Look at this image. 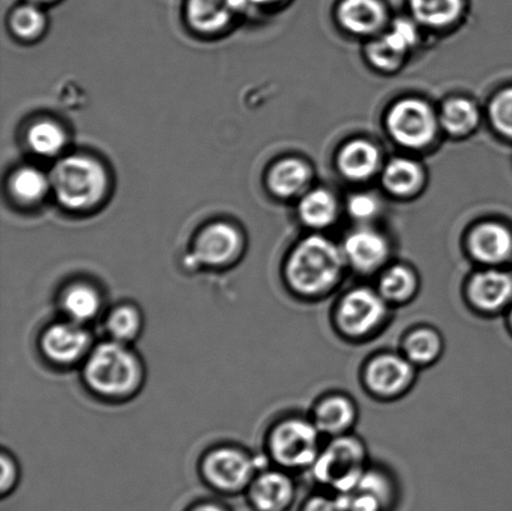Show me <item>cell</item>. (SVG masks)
Here are the masks:
<instances>
[{"label": "cell", "mask_w": 512, "mask_h": 511, "mask_svg": "<svg viewBox=\"0 0 512 511\" xmlns=\"http://www.w3.org/2000/svg\"><path fill=\"white\" fill-rule=\"evenodd\" d=\"M348 272L343 249L333 240L313 234L290 250L283 282L300 302L319 303L339 292Z\"/></svg>", "instance_id": "cell-1"}, {"label": "cell", "mask_w": 512, "mask_h": 511, "mask_svg": "<svg viewBox=\"0 0 512 511\" xmlns=\"http://www.w3.org/2000/svg\"><path fill=\"white\" fill-rule=\"evenodd\" d=\"M394 310L374 284H356L335 300L330 313L331 327L346 343H369L389 327Z\"/></svg>", "instance_id": "cell-2"}, {"label": "cell", "mask_w": 512, "mask_h": 511, "mask_svg": "<svg viewBox=\"0 0 512 511\" xmlns=\"http://www.w3.org/2000/svg\"><path fill=\"white\" fill-rule=\"evenodd\" d=\"M143 367L128 344L110 339L85 359L83 377L93 393L108 399L128 398L143 382Z\"/></svg>", "instance_id": "cell-3"}, {"label": "cell", "mask_w": 512, "mask_h": 511, "mask_svg": "<svg viewBox=\"0 0 512 511\" xmlns=\"http://www.w3.org/2000/svg\"><path fill=\"white\" fill-rule=\"evenodd\" d=\"M370 463L368 445L354 432L326 439L309 473L319 489L345 495L356 487Z\"/></svg>", "instance_id": "cell-4"}, {"label": "cell", "mask_w": 512, "mask_h": 511, "mask_svg": "<svg viewBox=\"0 0 512 511\" xmlns=\"http://www.w3.org/2000/svg\"><path fill=\"white\" fill-rule=\"evenodd\" d=\"M325 440L309 414H291L273 424L266 437V450L276 468L305 473L313 468Z\"/></svg>", "instance_id": "cell-5"}, {"label": "cell", "mask_w": 512, "mask_h": 511, "mask_svg": "<svg viewBox=\"0 0 512 511\" xmlns=\"http://www.w3.org/2000/svg\"><path fill=\"white\" fill-rule=\"evenodd\" d=\"M50 185L63 207L83 210L93 207L103 198L108 178L97 160L72 155L55 165L50 174Z\"/></svg>", "instance_id": "cell-6"}, {"label": "cell", "mask_w": 512, "mask_h": 511, "mask_svg": "<svg viewBox=\"0 0 512 511\" xmlns=\"http://www.w3.org/2000/svg\"><path fill=\"white\" fill-rule=\"evenodd\" d=\"M420 370L400 350L384 349L369 355L361 364V388L381 403L403 399L414 389Z\"/></svg>", "instance_id": "cell-7"}, {"label": "cell", "mask_w": 512, "mask_h": 511, "mask_svg": "<svg viewBox=\"0 0 512 511\" xmlns=\"http://www.w3.org/2000/svg\"><path fill=\"white\" fill-rule=\"evenodd\" d=\"M463 298L479 317H504L512 304V269H475L464 280Z\"/></svg>", "instance_id": "cell-8"}, {"label": "cell", "mask_w": 512, "mask_h": 511, "mask_svg": "<svg viewBox=\"0 0 512 511\" xmlns=\"http://www.w3.org/2000/svg\"><path fill=\"white\" fill-rule=\"evenodd\" d=\"M260 470L252 455L232 447L213 449L202 463L205 482L215 492L227 495L247 492Z\"/></svg>", "instance_id": "cell-9"}, {"label": "cell", "mask_w": 512, "mask_h": 511, "mask_svg": "<svg viewBox=\"0 0 512 511\" xmlns=\"http://www.w3.org/2000/svg\"><path fill=\"white\" fill-rule=\"evenodd\" d=\"M388 128L396 142L408 148H424L438 129L433 109L418 99L396 103L388 115Z\"/></svg>", "instance_id": "cell-10"}, {"label": "cell", "mask_w": 512, "mask_h": 511, "mask_svg": "<svg viewBox=\"0 0 512 511\" xmlns=\"http://www.w3.org/2000/svg\"><path fill=\"white\" fill-rule=\"evenodd\" d=\"M341 249L348 269L359 277L375 279L391 263L389 240L374 229L354 230Z\"/></svg>", "instance_id": "cell-11"}, {"label": "cell", "mask_w": 512, "mask_h": 511, "mask_svg": "<svg viewBox=\"0 0 512 511\" xmlns=\"http://www.w3.org/2000/svg\"><path fill=\"white\" fill-rule=\"evenodd\" d=\"M341 497L346 511H391L399 500V485L390 470L370 463L356 487Z\"/></svg>", "instance_id": "cell-12"}, {"label": "cell", "mask_w": 512, "mask_h": 511, "mask_svg": "<svg viewBox=\"0 0 512 511\" xmlns=\"http://www.w3.org/2000/svg\"><path fill=\"white\" fill-rule=\"evenodd\" d=\"M308 414L325 439L354 433L360 419L358 403L341 390L321 394Z\"/></svg>", "instance_id": "cell-13"}, {"label": "cell", "mask_w": 512, "mask_h": 511, "mask_svg": "<svg viewBox=\"0 0 512 511\" xmlns=\"http://www.w3.org/2000/svg\"><path fill=\"white\" fill-rule=\"evenodd\" d=\"M92 337L83 324L63 320L44 330L40 338V350L50 363L69 367L87 359Z\"/></svg>", "instance_id": "cell-14"}, {"label": "cell", "mask_w": 512, "mask_h": 511, "mask_svg": "<svg viewBox=\"0 0 512 511\" xmlns=\"http://www.w3.org/2000/svg\"><path fill=\"white\" fill-rule=\"evenodd\" d=\"M254 511H291L298 499L294 474L284 469L260 470L247 490Z\"/></svg>", "instance_id": "cell-15"}, {"label": "cell", "mask_w": 512, "mask_h": 511, "mask_svg": "<svg viewBox=\"0 0 512 511\" xmlns=\"http://www.w3.org/2000/svg\"><path fill=\"white\" fill-rule=\"evenodd\" d=\"M466 249L479 268H510L512 232L500 223H481L471 230Z\"/></svg>", "instance_id": "cell-16"}, {"label": "cell", "mask_w": 512, "mask_h": 511, "mask_svg": "<svg viewBox=\"0 0 512 511\" xmlns=\"http://www.w3.org/2000/svg\"><path fill=\"white\" fill-rule=\"evenodd\" d=\"M243 249L242 235L227 223H214L200 233L194 244V258L210 268L227 267Z\"/></svg>", "instance_id": "cell-17"}, {"label": "cell", "mask_w": 512, "mask_h": 511, "mask_svg": "<svg viewBox=\"0 0 512 511\" xmlns=\"http://www.w3.org/2000/svg\"><path fill=\"white\" fill-rule=\"evenodd\" d=\"M416 40L418 32L415 25L408 19L396 20L390 33L369 45L368 55L371 63L386 72L399 68Z\"/></svg>", "instance_id": "cell-18"}, {"label": "cell", "mask_w": 512, "mask_h": 511, "mask_svg": "<svg viewBox=\"0 0 512 511\" xmlns=\"http://www.w3.org/2000/svg\"><path fill=\"white\" fill-rule=\"evenodd\" d=\"M374 287L393 309L414 302L421 292L418 270L405 263H390L375 278Z\"/></svg>", "instance_id": "cell-19"}, {"label": "cell", "mask_w": 512, "mask_h": 511, "mask_svg": "<svg viewBox=\"0 0 512 511\" xmlns=\"http://www.w3.org/2000/svg\"><path fill=\"white\" fill-rule=\"evenodd\" d=\"M445 338L438 328L419 324L406 330L399 350L419 370L434 367L445 353Z\"/></svg>", "instance_id": "cell-20"}, {"label": "cell", "mask_w": 512, "mask_h": 511, "mask_svg": "<svg viewBox=\"0 0 512 511\" xmlns=\"http://www.w3.org/2000/svg\"><path fill=\"white\" fill-rule=\"evenodd\" d=\"M249 5V0H188V20L199 32H219Z\"/></svg>", "instance_id": "cell-21"}, {"label": "cell", "mask_w": 512, "mask_h": 511, "mask_svg": "<svg viewBox=\"0 0 512 511\" xmlns=\"http://www.w3.org/2000/svg\"><path fill=\"white\" fill-rule=\"evenodd\" d=\"M338 18L349 32L368 35L383 27L386 12L381 0H341Z\"/></svg>", "instance_id": "cell-22"}, {"label": "cell", "mask_w": 512, "mask_h": 511, "mask_svg": "<svg viewBox=\"0 0 512 511\" xmlns=\"http://www.w3.org/2000/svg\"><path fill=\"white\" fill-rule=\"evenodd\" d=\"M60 308L67 319L84 325L98 317L103 308L102 294L93 284L75 282L60 295Z\"/></svg>", "instance_id": "cell-23"}, {"label": "cell", "mask_w": 512, "mask_h": 511, "mask_svg": "<svg viewBox=\"0 0 512 511\" xmlns=\"http://www.w3.org/2000/svg\"><path fill=\"white\" fill-rule=\"evenodd\" d=\"M380 154L375 145L356 139L345 145L339 154L338 165L344 177L361 182L373 177L378 170Z\"/></svg>", "instance_id": "cell-24"}, {"label": "cell", "mask_w": 512, "mask_h": 511, "mask_svg": "<svg viewBox=\"0 0 512 511\" xmlns=\"http://www.w3.org/2000/svg\"><path fill=\"white\" fill-rule=\"evenodd\" d=\"M308 165L299 159H284L276 163L269 173V188L281 198L294 197L309 183Z\"/></svg>", "instance_id": "cell-25"}, {"label": "cell", "mask_w": 512, "mask_h": 511, "mask_svg": "<svg viewBox=\"0 0 512 511\" xmlns=\"http://www.w3.org/2000/svg\"><path fill=\"white\" fill-rule=\"evenodd\" d=\"M409 7L419 23L443 28L458 20L464 0H409Z\"/></svg>", "instance_id": "cell-26"}, {"label": "cell", "mask_w": 512, "mask_h": 511, "mask_svg": "<svg viewBox=\"0 0 512 511\" xmlns=\"http://www.w3.org/2000/svg\"><path fill=\"white\" fill-rule=\"evenodd\" d=\"M338 214L335 198L328 190L316 189L305 195L299 205V215L304 224L313 229L328 228Z\"/></svg>", "instance_id": "cell-27"}, {"label": "cell", "mask_w": 512, "mask_h": 511, "mask_svg": "<svg viewBox=\"0 0 512 511\" xmlns=\"http://www.w3.org/2000/svg\"><path fill=\"white\" fill-rule=\"evenodd\" d=\"M143 315L132 304H122L109 312L105 328L114 342L130 344L139 338L143 330Z\"/></svg>", "instance_id": "cell-28"}, {"label": "cell", "mask_w": 512, "mask_h": 511, "mask_svg": "<svg viewBox=\"0 0 512 511\" xmlns=\"http://www.w3.org/2000/svg\"><path fill=\"white\" fill-rule=\"evenodd\" d=\"M383 182L389 192L396 195H409L423 183V170L413 160L396 158L386 165Z\"/></svg>", "instance_id": "cell-29"}, {"label": "cell", "mask_w": 512, "mask_h": 511, "mask_svg": "<svg viewBox=\"0 0 512 511\" xmlns=\"http://www.w3.org/2000/svg\"><path fill=\"white\" fill-rule=\"evenodd\" d=\"M479 123V110L468 99L458 98L446 102L441 112V124L454 135H464L476 128Z\"/></svg>", "instance_id": "cell-30"}, {"label": "cell", "mask_w": 512, "mask_h": 511, "mask_svg": "<svg viewBox=\"0 0 512 511\" xmlns=\"http://www.w3.org/2000/svg\"><path fill=\"white\" fill-rule=\"evenodd\" d=\"M50 178L37 168L25 167L17 170L10 180V190L23 203L39 202L48 193Z\"/></svg>", "instance_id": "cell-31"}, {"label": "cell", "mask_w": 512, "mask_h": 511, "mask_svg": "<svg viewBox=\"0 0 512 511\" xmlns=\"http://www.w3.org/2000/svg\"><path fill=\"white\" fill-rule=\"evenodd\" d=\"M28 144L34 153L43 157H53L62 152L67 135L57 123L43 120L32 125L28 132Z\"/></svg>", "instance_id": "cell-32"}, {"label": "cell", "mask_w": 512, "mask_h": 511, "mask_svg": "<svg viewBox=\"0 0 512 511\" xmlns=\"http://www.w3.org/2000/svg\"><path fill=\"white\" fill-rule=\"evenodd\" d=\"M13 32L23 39L38 37L45 25V17L37 4H24L14 10L10 18Z\"/></svg>", "instance_id": "cell-33"}, {"label": "cell", "mask_w": 512, "mask_h": 511, "mask_svg": "<svg viewBox=\"0 0 512 511\" xmlns=\"http://www.w3.org/2000/svg\"><path fill=\"white\" fill-rule=\"evenodd\" d=\"M490 115L496 130L512 140V88L495 95L490 105Z\"/></svg>", "instance_id": "cell-34"}, {"label": "cell", "mask_w": 512, "mask_h": 511, "mask_svg": "<svg viewBox=\"0 0 512 511\" xmlns=\"http://www.w3.org/2000/svg\"><path fill=\"white\" fill-rule=\"evenodd\" d=\"M299 511H346V508L341 495L319 489L303 500Z\"/></svg>", "instance_id": "cell-35"}, {"label": "cell", "mask_w": 512, "mask_h": 511, "mask_svg": "<svg viewBox=\"0 0 512 511\" xmlns=\"http://www.w3.org/2000/svg\"><path fill=\"white\" fill-rule=\"evenodd\" d=\"M0 465H2V480H0V494L2 498L9 497L13 494L14 490L17 489L19 484V465L12 455L7 452L2 453V459H0Z\"/></svg>", "instance_id": "cell-36"}, {"label": "cell", "mask_w": 512, "mask_h": 511, "mask_svg": "<svg viewBox=\"0 0 512 511\" xmlns=\"http://www.w3.org/2000/svg\"><path fill=\"white\" fill-rule=\"evenodd\" d=\"M379 212V203L373 195L356 194L349 200V213L358 220H369Z\"/></svg>", "instance_id": "cell-37"}, {"label": "cell", "mask_w": 512, "mask_h": 511, "mask_svg": "<svg viewBox=\"0 0 512 511\" xmlns=\"http://www.w3.org/2000/svg\"><path fill=\"white\" fill-rule=\"evenodd\" d=\"M187 511H232L227 505H224L215 500H203L197 504L192 505Z\"/></svg>", "instance_id": "cell-38"}, {"label": "cell", "mask_w": 512, "mask_h": 511, "mask_svg": "<svg viewBox=\"0 0 512 511\" xmlns=\"http://www.w3.org/2000/svg\"><path fill=\"white\" fill-rule=\"evenodd\" d=\"M504 320H505L506 330H508V333L511 335V338H512V304H511V307L509 308L508 312L505 313Z\"/></svg>", "instance_id": "cell-39"}, {"label": "cell", "mask_w": 512, "mask_h": 511, "mask_svg": "<svg viewBox=\"0 0 512 511\" xmlns=\"http://www.w3.org/2000/svg\"><path fill=\"white\" fill-rule=\"evenodd\" d=\"M279 2H281V0H249L250 5H269Z\"/></svg>", "instance_id": "cell-40"}, {"label": "cell", "mask_w": 512, "mask_h": 511, "mask_svg": "<svg viewBox=\"0 0 512 511\" xmlns=\"http://www.w3.org/2000/svg\"><path fill=\"white\" fill-rule=\"evenodd\" d=\"M29 2L33 4H43L53 2V0H29Z\"/></svg>", "instance_id": "cell-41"}]
</instances>
